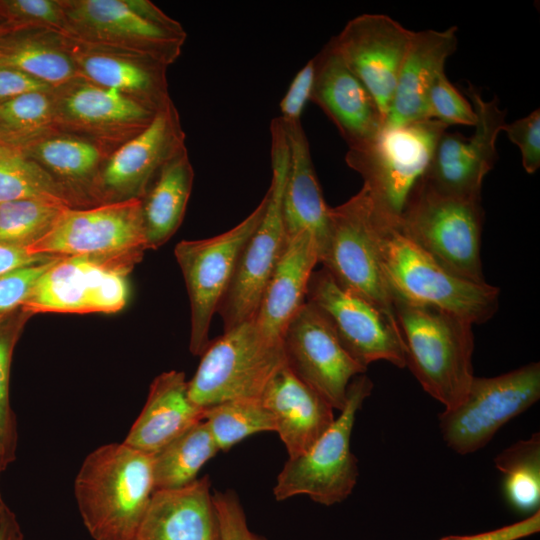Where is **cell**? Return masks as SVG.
<instances>
[{
  "label": "cell",
  "mask_w": 540,
  "mask_h": 540,
  "mask_svg": "<svg viewBox=\"0 0 540 540\" xmlns=\"http://www.w3.org/2000/svg\"><path fill=\"white\" fill-rule=\"evenodd\" d=\"M153 492V455L123 441L90 452L74 480L79 514L94 540H134Z\"/></svg>",
  "instance_id": "6da1fadb"
},
{
  "label": "cell",
  "mask_w": 540,
  "mask_h": 540,
  "mask_svg": "<svg viewBox=\"0 0 540 540\" xmlns=\"http://www.w3.org/2000/svg\"><path fill=\"white\" fill-rule=\"evenodd\" d=\"M373 209L380 265L393 298L440 308L473 325L494 316L499 306V288L453 275L412 241L397 222L374 205Z\"/></svg>",
  "instance_id": "7a4b0ae2"
},
{
  "label": "cell",
  "mask_w": 540,
  "mask_h": 540,
  "mask_svg": "<svg viewBox=\"0 0 540 540\" xmlns=\"http://www.w3.org/2000/svg\"><path fill=\"white\" fill-rule=\"evenodd\" d=\"M405 345L406 366L422 388L445 409L465 397L473 375V324L437 307L394 297Z\"/></svg>",
  "instance_id": "3957f363"
},
{
  "label": "cell",
  "mask_w": 540,
  "mask_h": 540,
  "mask_svg": "<svg viewBox=\"0 0 540 540\" xmlns=\"http://www.w3.org/2000/svg\"><path fill=\"white\" fill-rule=\"evenodd\" d=\"M448 125L425 119L383 126L379 133L346 153L347 165L360 174L375 208L400 223L426 180L436 146Z\"/></svg>",
  "instance_id": "277c9868"
},
{
  "label": "cell",
  "mask_w": 540,
  "mask_h": 540,
  "mask_svg": "<svg viewBox=\"0 0 540 540\" xmlns=\"http://www.w3.org/2000/svg\"><path fill=\"white\" fill-rule=\"evenodd\" d=\"M66 36L78 43L150 59L166 67L181 54L182 25L149 0H59Z\"/></svg>",
  "instance_id": "5b68a950"
},
{
  "label": "cell",
  "mask_w": 540,
  "mask_h": 540,
  "mask_svg": "<svg viewBox=\"0 0 540 540\" xmlns=\"http://www.w3.org/2000/svg\"><path fill=\"white\" fill-rule=\"evenodd\" d=\"M200 357L188 381V394L203 408L230 400L260 399L286 365L282 339L266 336L254 318L223 331Z\"/></svg>",
  "instance_id": "8992f818"
},
{
  "label": "cell",
  "mask_w": 540,
  "mask_h": 540,
  "mask_svg": "<svg viewBox=\"0 0 540 540\" xmlns=\"http://www.w3.org/2000/svg\"><path fill=\"white\" fill-rule=\"evenodd\" d=\"M271 184L260 223L245 243L234 275L217 313L223 331L252 319L265 286L284 250L283 195L289 169V144L284 124L278 116L271 121Z\"/></svg>",
  "instance_id": "52a82bcc"
},
{
  "label": "cell",
  "mask_w": 540,
  "mask_h": 540,
  "mask_svg": "<svg viewBox=\"0 0 540 540\" xmlns=\"http://www.w3.org/2000/svg\"><path fill=\"white\" fill-rule=\"evenodd\" d=\"M483 221L481 198L441 193L424 182L399 226L444 269L481 284L486 283L481 262Z\"/></svg>",
  "instance_id": "ba28073f"
},
{
  "label": "cell",
  "mask_w": 540,
  "mask_h": 540,
  "mask_svg": "<svg viewBox=\"0 0 540 540\" xmlns=\"http://www.w3.org/2000/svg\"><path fill=\"white\" fill-rule=\"evenodd\" d=\"M372 389L373 383L365 374L350 382L345 406L331 426L306 453L285 462L273 488L277 501L307 495L330 506L352 493L359 470L350 447L351 434L356 414Z\"/></svg>",
  "instance_id": "9c48e42d"
},
{
  "label": "cell",
  "mask_w": 540,
  "mask_h": 540,
  "mask_svg": "<svg viewBox=\"0 0 540 540\" xmlns=\"http://www.w3.org/2000/svg\"><path fill=\"white\" fill-rule=\"evenodd\" d=\"M27 247L35 255L87 257L133 268L148 250L142 199L67 207L51 230Z\"/></svg>",
  "instance_id": "30bf717a"
},
{
  "label": "cell",
  "mask_w": 540,
  "mask_h": 540,
  "mask_svg": "<svg viewBox=\"0 0 540 540\" xmlns=\"http://www.w3.org/2000/svg\"><path fill=\"white\" fill-rule=\"evenodd\" d=\"M373 212L364 187L346 202L331 207L329 232L319 252V263L340 287L397 323L393 296L380 265Z\"/></svg>",
  "instance_id": "8fae6325"
},
{
  "label": "cell",
  "mask_w": 540,
  "mask_h": 540,
  "mask_svg": "<svg viewBox=\"0 0 540 540\" xmlns=\"http://www.w3.org/2000/svg\"><path fill=\"white\" fill-rule=\"evenodd\" d=\"M539 398V362L494 377L474 376L463 400L438 416L443 440L458 454L473 453Z\"/></svg>",
  "instance_id": "7c38bea8"
},
{
  "label": "cell",
  "mask_w": 540,
  "mask_h": 540,
  "mask_svg": "<svg viewBox=\"0 0 540 540\" xmlns=\"http://www.w3.org/2000/svg\"><path fill=\"white\" fill-rule=\"evenodd\" d=\"M266 195L239 224L217 236L183 240L174 255L183 274L190 303L189 350L201 356L208 346L213 315L234 275L240 253L260 223Z\"/></svg>",
  "instance_id": "4fadbf2b"
},
{
  "label": "cell",
  "mask_w": 540,
  "mask_h": 540,
  "mask_svg": "<svg viewBox=\"0 0 540 540\" xmlns=\"http://www.w3.org/2000/svg\"><path fill=\"white\" fill-rule=\"evenodd\" d=\"M329 323L345 351L361 366L384 360L406 367L397 323L378 308L340 287L324 269L314 270L307 299Z\"/></svg>",
  "instance_id": "5bb4252c"
},
{
  "label": "cell",
  "mask_w": 540,
  "mask_h": 540,
  "mask_svg": "<svg viewBox=\"0 0 540 540\" xmlns=\"http://www.w3.org/2000/svg\"><path fill=\"white\" fill-rule=\"evenodd\" d=\"M126 265L87 257H63L39 278L21 306L30 314L115 313L129 297Z\"/></svg>",
  "instance_id": "9a60e30c"
},
{
  "label": "cell",
  "mask_w": 540,
  "mask_h": 540,
  "mask_svg": "<svg viewBox=\"0 0 540 540\" xmlns=\"http://www.w3.org/2000/svg\"><path fill=\"white\" fill-rule=\"evenodd\" d=\"M184 146L180 117L170 102L145 129L109 155L90 183L88 195L101 204L142 199L163 165Z\"/></svg>",
  "instance_id": "2e32d148"
},
{
  "label": "cell",
  "mask_w": 540,
  "mask_h": 540,
  "mask_svg": "<svg viewBox=\"0 0 540 540\" xmlns=\"http://www.w3.org/2000/svg\"><path fill=\"white\" fill-rule=\"evenodd\" d=\"M282 344L290 370L341 411L350 382L367 368L345 351L319 310L306 301L286 327Z\"/></svg>",
  "instance_id": "e0dca14e"
},
{
  "label": "cell",
  "mask_w": 540,
  "mask_h": 540,
  "mask_svg": "<svg viewBox=\"0 0 540 540\" xmlns=\"http://www.w3.org/2000/svg\"><path fill=\"white\" fill-rule=\"evenodd\" d=\"M465 92L477 117L474 134L469 138L447 130L442 134L425 184L441 193L481 198L483 179L497 159L496 140L506 124V111L496 97L484 100L472 84Z\"/></svg>",
  "instance_id": "ac0fdd59"
},
{
  "label": "cell",
  "mask_w": 540,
  "mask_h": 540,
  "mask_svg": "<svg viewBox=\"0 0 540 540\" xmlns=\"http://www.w3.org/2000/svg\"><path fill=\"white\" fill-rule=\"evenodd\" d=\"M58 132L94 141L111 153L145 129L156 112L115 90L81 78L53 89Z\"/></svg>",
  "instance_id": "d6986e66"
},
{
  "label": "cell",
  "mask_w": 540,
  "mask_h": 540,
  "mask_svg": "<svg viewBox=\"0 0 540 540\" xmlns=\"http://www.w3.org/2000/svg\"><path fill=\"white\" fill-rule=\"evenodd\" d=\"M413 33L387 15L362 14L331 39L348 68L373 97L384 120Z\"/></svg>",
  "instance_id": "ffe728a7"
},
{
  "label": "cell",
  "mask_w": 540,
  "mask_h": 540,
  "mask_svg": "<svg viewBox=\"0 0 540 540\" xmlns=\"http://www.w3.org/2000/svg\"><path fill=\"white\" fill-rule=\"evenodd\" d=\"M313 59L315 75L310 101L334 123L349 148L375 137L384 126V117L333 42L330 40Z\"/></svg>",
  "instance_id": "44dd1931"
},
{
  "label": "cell",
  "mask_w": 540,
  "mask_h": 540,
  "mask_svg": "<svg viewBox=\"0 0 540 540\" xmlns=\"http://www.w3.org/2000/svg\"><path fill=\"white\" fill-rule=\"evenodd\" d=\"M61 37L79 78L124 94L155 112L172 102L166 66L140 56L91 47Z\"/></svg>",
  "instance_id": "7402d4cb"
},
{
  "label": "cell",
  "mask_w": 540,
  "mask_h": 540,
  "mask_svg": "<svg viewBox=\"0 0 540 540\" xmlns=\"http://www.w3.org/2000/svg\"><path fill=\"white\" fill-rule=\"evenodd\" d=\"M134 540H220L209 476L154 491Z\"/></svg>",
  "instance_id": "603a6c76"
},
{
  "label": "cell",
  "mask_w": 540,
  "mask_h": 540,
  "mask_svg": "<svg viewBox=\"0 0 540 540\" xmlns=\"http://www.w3.org/2000/svg\"><path fill=\"white\" fill-rule=\"evenodd\" d=\"M288 458L306 453L333 423L334 409L285 365L261 396Z\"/></svg>",
  "instance_id": "cb8c5ba5"
},
{
  "label": "cell",
  "mask_w": 540,
  "mask_h": 540,
  "mask_svg": "<svg viewBox=\"0 0 540 540\" xmlns=\"http://www.w3.org/2000/svg\"><path fill=\"white\" fill-rule=\"evenodd\" d=\"M457 27L414 32L402 64L384 126L430 119L427 94L457 49Z\"/></svg>",
  "instance_id": "d4e9b609"
},
{
  "label": "cell",
  "mask_w": 540,
  "mask_h": 540,
  "mask_svg": "<svg viewBox=\"0 0 540 540\" xmlns=\"http://www.w3.org/2000/svg\"><path fill=\"white\" fill-rule=\"evenodd\" d=\"M318 263L317 243L309 232L286 238L253 317L266 336L282 339L289 322L306 302L310 277Z\"/></svg>",
  "instance_id": "484cf974"
},
{
  "label": "cell",
  "mask_w": 540,
  "mask_h": 540,
  "mask_svg": "<svg viewBox=\"0 0 540 540\" xmlns=\"http://www.w3.org/2000/svg\"><path fill=\"white\" fill-rule=\"evenodd\" d=\"M205 408L188 394L185 373L171 370L152 381L145 405L123 442L154 455L193 425L203 421Z\"/></svg>",
  "instance_id": "4316f807"
},
{
  "label": "cell",
  "mask_w": 540,
  "mask_h": 540,
  "mask_svg": "<svg viewBox=\"0 0 540 540\" xmlns=\"http://www.w3.org/2000/svg\"><path fill=\"white\" fill-rule=\"evenodd\" d=\"M282 122L290 153L282 206L286 238L309 232L316 240L319 255L328 236L331 207L324 201L302 122Z\"/></svg>",
  "instance_id": "83f0119b"
},
{
  "label": "cell",
  "mask_w": 540,
  "mask_h": 540,
  "mask_svg": "<svg viewBox=\"0 0 540 540\" xmlns=\"http://www.w3.org/2000/svg\"><path fill=\"white\" fill-rule=\"evenodd\" d=\"M193 179L194 170L184 146L163 165L142 198L148 249L162 246L181 225Z\"/></svg>",
  "instance_id": "f1b7e54d"
},
{
  "label": "cell",
  "mask_w": 540,
  "mask_h": 540,
  "mask_svg": "<svg viewBox=\"0 0 540 540\" xmlns=\"http://www.w3.org/2000/svg\"><path fill=\"white\" fill-rule=\"evenodd\" d=\"M16 149L68 186L79 200L83 198L81 187L84 183L89 187L111 154L94 141L63 132L47 134Z\"/></svg>",
  "instance_id": "f546056e"
},
{
  "label": "cell",
  "mask_w": 540,
  "mask_h": 540,
  "mask_svg": "<svg viewBox=\"0 0 540 540\" xmlns=\"http://www.w3.org/2000/svg\"><path fill=\"white\" fill-rule=\"evenodd\" d=\"M28 31L0 39V66L20 70L53 89L79 78L60 35Z\"/></svg>",
  "instance_id": "4dcf8cb0"
},
{
  "label": "cell",
  "mask_w": 540,
  "mask_h": 540,
  "mask_svg": "<svg viewBox=\"0 0 540 540\" xmlns=\"http://www.w3.org/2000/svg\"><path fill=\"white\" fill-rule=\"evenodd\" d=\"M218 452L205 422L193 425L153 455L154 491L192 483L203 465Z\"/></svg>",
  "instance_id": "1f68e13d"
},
{
  "label": "cell",
  "mask_w": 540,
  "mask_h": 540,
  "mask_svg": "<svg viewBox=\"0 0 540 540\" xmlns=\"http://www.w3.org/2000/svg\"><path fill=\"white\" fill-rule=\"evenodd\" d=\"M502 474V489L509 506L520 513L533 514L540 505V433L504 449L494 459Z\"/></svg>",
  "instance_id": "d6a6232c"
},
{
  "label": "cell",
  "mask_w": 540,
  "mask_h": 540,
  "mask_svg": "<svg viewBox=\"0 0 540 540\" xmlns=\"http://www.w3.org/2000/svg\"><path fill=\"white\" fill-rule=\"evenodd\" d=\"M43 198L74 207L79 200L65 184L20 150L0 144V204Z\"/></svg>",
  "instance_id": "836d02e7"
},
{
  "label": "cell",
  "mask_w": 540,
  "mask_h": 540,
  "mask_svg": "<svg viewBox=\"0 0 540 540\" xmlns=\"http://www.w3.org/2000/svg\"><path fill=\"white\" fill-rule=\"evenodd\" d=\"M55 127L53 89L0 101V143L20 148Z\"/></svg>",
  "instance_id": "e575fe53"
},
{
  "label": "cell",
  "mask_w": 540,
  "mask_h": 540,
  "mask_svg": "<svg viewBox=\"0 0 540 540\" xmlns=\"http://www.w3.org/2000/svg\"><path fill=\"white\" fill-rule=\"evenodd\" d=\"M219 451H228L248 436L275 432L273 415L261 399H237L205 408L204 419Z\"/></svg>",
  "instance_id": "d590c367"
},
{
  "label": "cell",
  "mask_w": 540,
  "mask_h": 540,
  "mask_svg": "<svg viewBox=\"0 0 540 540\" xmlns=\"http://www.w3.org/2000/svg\"><path fill=\"white\" fill-rule=\"evenodd\" d=\"M33 316L22 307L0 315V451L7 468L16 459L18 430L9 395L10 371L15 346Z\"/></svg>",
  "instance_id": "8d00e7d4"
},
{
  "label": "cell",
  "mask_w": 540,
  "mask_h": 540,
  "mask_svg": "<svg viewBox=\"0 0 540 540\" xmlns=\"http://www.w3.org/2000/svg\"><path fill=\"white\" fill-rule=\"evenodd\" d=\"M67 207L71 206L43 198L0 204V243L23 246L35 243L51 230Z\"/></svg>",
  "instance_id": "74e56055"
},
{
  "label": "cell",
  "mask_w": 540,
  "mask_h": 540,
  "mask_svg": "<svg viewBox=\"0 0 540 540\" xmlns=\"http://www.w3.org/2000/svg\"><path fill=\"white\" fill-rule=\"evenodd\" d=\"M0 21L24 30L66 36V22L59 0H0Z\"/></svg>",
  "instance_id": "f35d334b"
},
{
  "label": "cell",
  "mask_w": 540,
  "mask_h": 540,
  "mask_svg": "<svg viewBox=\"0 0 540 540\" xmlns=\"http://www.w3.org/2000/svg\"><path fill=\"white\" fill-rule=\"evenodd\" d=\"M427 106L430 119L448 126H474L477 120L471 103L452 85L445 72L432 83L427 94Z\"/></svg>",
  "instance_id": "ab89813d"
},
{
  "label": "cell",
  "mask_w": 540,
  "mask_h": 540,
  "mask_svg": "<svg viewBox=\"0 0 540 540\" xmlns=\"http://www.w3.org/2000/svg\"><path fill=\"white\" fill-rule=\"evenodd\" d=\"M23 267L0 276V315L20 308L42 274L58 259Z\"/></svg>",
  "instance_id": "60d3db41"
},
{
  "label": "cell",
  "mask_w": 540,
  "mask_h": 540,
  "mask_svg": "<svg viewBox=\"0 0 540 540\" xmlns=\"http://www.w3.org/2000/svg\"><path fill=\"white\" fill-rule=\"evenodd\" d=\"M212 498L219 522L220 540H265L249 529L240 499L234 490L215 491Z\"/></svg>",
  "instance_id": "b9f144b4"
},
{
  "label": "cell",
  "mask_w": 540,
  "mask_h": 540,
  "mask_svg": "<svg viewBox=\"0 0 540 540\" xmlns=\"http://www.w3.org/2000/svg\"><path fill=\"white\" fill-rule=\"evenodd\" d=\"M503 130L511 142L518 146L525 171L533 174L540 166V110L506 123Z\"/></svg>",
  "instance_id": "7bdbcfd3"
},
{
  "label": "cell",
  "mask_w": 540,
  "mask_h": 540,
  "mask_svg": "<svg viewBox=\"0 0 540 540\" xmlns=\"http://www.w3.org/2000/svg\"><path fill=\"white\" fill-rule=\"evenodd\" d=\"M315 75L314 59H310L293 77L280 101L279 116L284 122L301 121L304 108L311 100Z\"/></svg>",
  "instance_id": "ee69618b"
},
{
  "label": "cell",
  "mask_w": 540,
  "mask_h": 540,
  "mask_svg": "<svg viewBox=\"0 0 540 540\" xmlns=\"http://www.w3.org/2000/svg\"><path fill=\"white\" fill-rule=\"evenodd\" d=\"M540 530V511L529 515L524 520L503 526L501 528L474 534V535H450L440 540H518L533 535Z\"/></svg>",
  "instance_id": "f6af8a7d"
},
{
  "label": "cell",
  "mask_w": 540,
  "mask_h": 540,
  "mask_svg": "<svg viewBox=\"0 0 540 540\" xmlns=\"http://www.w3.org/2000/svg\"><path fill=\"white\" fill-rule=\"evenodd\" d=\"M53 88L30 75L6 66H0V101L26 93L48 91Z\"/></svg>",
  "instance_id": "bcb514c9"
},
{
  "label": "cell",
  "mask_w": 540,
  "mask_h": 540,
  "mask_svg": "<svg viewBox=\"0 0 540 540\" xmlns=\"http://www.w3.org/2000/svg\"><path fill=\"white\" fill-rule=\"evenodd\" d=\"M55 256L35 255L27 246L0 243V276L17 269L53 260Z\"/></svg>",
  "instance_id": "7dc6e473"
},
{
  "label": "cell",
  "mask_w": 540,
  "mask_h": 540,
  "mask_svg": "<svg viewBox=\"0 0 540 540\" xmlns=\"http://www.w3.org/2000/svg\"><path fill=\"white\" fill-rule=\"evenodd\" d=\"M0 540H24V534L15 513L8 508L0 523Z\"/></svg>",
  "instance_id": "c3c4849f"
},
{
  "label": "cell",
  "mask_w": 540,
  "mask_h": 540,
  "mask_svg": "<svg viewBox=\"0 0 540 540\" xmlns=\"http://www.w3.org/2000/svg\"><path fill=\"white\" fill-rule=\"evenodd\" d=\"M20 31H27V30H24L16 25H13V24H9V23H6V22H0V39L10 35V34H13L15 32H20Z\"/></svg>",
  "instance_id": "681fc988"
},
{
  "label": "cell",
  "mask_w": 540,
  "mask_h": 540,
  "mask_svg": "<svg viewBox=\"0 0 540 540\" xmlns=\"http://www.w3.org/2000/svg\"><path fill=\"white\" fill-rule=\"evenodd\" d=\"M6 470V467L3 463V459H2V455H1V451H0V477H1V474ZM9 507L6 505L4 499H3V495H2V492H1V488H0V523L2 522L5 514H6V511Z\"/></svg>",
  "instance_id": "f907efd6"
},
{
  "label": "cell",
  "mask_w": 540,
  "mask_h": 540,
  "mask_svg": "<svg viewBox=\"0 0 540 540\" xmlns=\"http://www.w3.org/2000/svg\"><path fill=\"white\" fill-rule=\"evenodd\" d=\"M1 22V21H0Z\"/></svg>",
  "instance_id": "816d5d0a"
},
{
  "label": "cell",
  "mask_w": 540,
  "mask_h": 540,
  "mask_svg": "<svg viewBox=\"0 0 540 540\" xmlns=\"http://www.w3.org/2000/svg\"><path fill=\"white\" fill-rule=\"evenodd\" d=\"M1 144V143H0Z\"/></svg>",
  "instance_id": "f5cc1de1"
}]
</instances>
